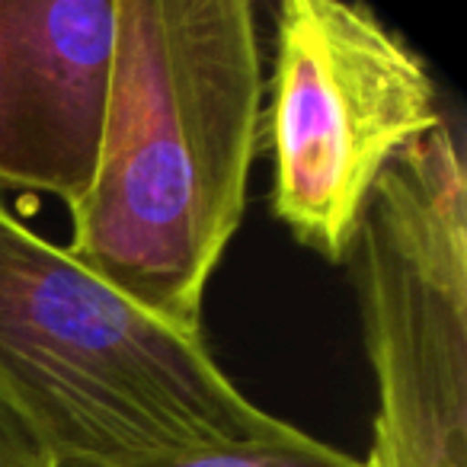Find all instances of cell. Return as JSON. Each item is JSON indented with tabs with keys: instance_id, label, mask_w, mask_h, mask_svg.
I'll list each match as a JSON object with an SVG mask.
<instances>
[{
	"instance_id": "cell-4",
	"label": "cell",
	"mask_w": 467,
	"mask_h": 467,
	"mask_svg": "<svg viewBox=\"0 0 467 467\" xmlns=\"http://www.w3.org/2000/svg\"><path fill=\"white\" fill-rule=\"evenodd\" d=\"M441 119L426 61L375 10L343 0L279 7L266 112L273 212L307 250L349 260L384 170Z\"/></svg>"
},
{
	"instance_id": "cell-3",
	"label": "cell",
	"mask_w": 467,
	"mask_h": 467,
	"mask_svg": "<svg viewBox=\"0 0 467 467\" xmlns=\"http://www.w3.org/2000/svg\"><path fill=\"white\" fill-rule=\"evenodd\" d=\"M378 388L368 467H467V170L441 119L378 180L352 244Z\"/></svg>"
},
{
	"instance_id": "cell-5",
	"label": "cell",
	"mask_w": 467,
	"mask_h": 467,
	"mask_svg": "<svg viewBox=\"0 0 467 467\" xmlns=\"http://www.w3.org/2000/svg\"><path fill=\"white\" fill-rule=\"evenodd\" d=\"M112 46L116 0H0V186L84 199Z\"/></svg>"
},
{
	"instance_id": "cell-7",
	"label": "cell",
	"mask_w": 467,
	"mask_h": 467,
	"mask_svg": "<svg viewBox=\"0 0 467 467\" xmlns=\"http://www.w3.org/2000/svg\"><path fill=\"white\" fill-rule=\"evenodd\" d=\"M0 467H58L33 422L0 390Z\"/></svg>"
},
{
	"instance_id": "cell-1",
	"label": "cell",
	"mask_w": 467,
	"mask_h": 467,
	"mask_svg": "<svg viewBox=\"0 0 467 467\" xmlns=\"http://www.w3.org/2000/svg\"><path fill=\"white\" fill-rule=\"evenodd\" d=\"M263 141L247 0H116L109 93L71 244L90 273L202 337V301L241 227Z\"/></svg>"
},
{
	"instance_id": "cell-2",
	"label": "cell",
	"mask_w": 467,
	"mask_h": 467,
	"mask_svg": "<svg viewBox=\"0 0 467 467\" xmlns=\"http://www.w3.org/2000/svg\"><path fill=\"white\" fill-rule=\"evenodd\" d=\"M0 390L55 464H138L279 432L186 337L0 199Z\"/></svg>"
},
{
	"instance_id": "cell-6",
	"label": "cell",
	"mask_w": 467,
	"mask_h": 467,
	"mask_svg": "<svg viewBox=\"0 0 467 467\" xmlns=\"http://www.w3.org/2000/svg\"><path fill=\"white\" fill-rule=\"evenodd\" d=\"M58 467H99V464H58ZM119 467H368L365 461L324 445L314 435L295 426H282L279 432L250 441H227V445H205L176 451L167 458L138 461Z\"/></svg>"
}]
</instances>
